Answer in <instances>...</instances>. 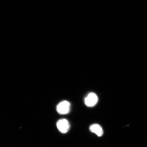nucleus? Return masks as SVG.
I'll list each match as a JSON object with an SVG mask.
<instances>
[{"mask_svg":"<svg viewBox=\"0 0 147 147\" xmlns=\"http://www.w3.org/2000/svg\"><path fill=\"white\" fill-rule=\"evenodd\" d=\"M90 131L96 134L99 137L102 136L103 134V130L100 125L94 124L90 127Z\"/></svg>","mask_w":147,"mask_h":147,"instance_id":"obj_4","label":"nucleus"},{"mask_svg":"<svg viewBox=\"0 0 147 147\" xmlns=\"http://www.w3.org/2000/svg\"><path fill=\"white\" fill-rule=\"evenodd\" d=\"M71 104L68 101L64 100L61 102L57 106L58 113L61 115H66L68 113L70 110Z\"/></svg>","mask_w":147,"mask_h":147,"instance_id":"obj_1","label":"nucleus"},{"mask_svg":"<svg viewBox=\"0 0 147 147\" xmlns=\"http://www.w3.org/2000/svg\"><path fill=\"white\" fill-rule=\"evenodd\" d=\"M57 127L59 131L62 133H67L70 128L69 121L65 119H60L57 123Z\"/></svg>","mask_w":147,"mask_h":147,"instance_id":"obj_2","label":"nucleus"},{"mask_svg":"<svg viewBox=\"0 0 147 147\" xmlns=\"http://www.w3.org/2000/svg\"><path fill=\"white\" fill-rule=\"evenodd\" d=\"M98 98L97 95L94 93H90L84 100L86 105L89 107H92L96 105L98 102Z\"/></svg>","mask_w":147,"mask_h":147,"instance_id":"obj_3","label":"nucleus"}]
</instances>
